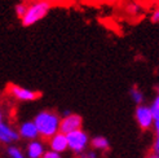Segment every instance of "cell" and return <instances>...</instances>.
I'll return each mask as SVG.
<instances>
[{"instance_id":"27","label":"cell","mask_w":159,"mask_h":158,"mask_svg":"<svg viewBox=\"0 0 159 158\" xmlns=\"http://www.w3.org/2000/svg\"><path fill=\"white\" fill-rule=\"evenodd\" d=\"M0 122H3V114H2V112H0Z\"/></svg>"},{"instance_id":"26","label":"cell","mask_w":159,"mask_h":158,"mask_svg":"<svg viewBox=\"0 0 159 158\" xmlns=\"http://www.w3.org/2000/svg\"><path fill=\"white\" fill-rule=\"evenodd\" d=\"M145 2H149V3H155V2H158V0H145Z\"/></svg>"},{"instance_id":"11","label":"cell","mask_w":159,"mask_h":158,"mask_svg":"<svg viewBox=\"0 0 159 158\" xmlns=\"http://www.w3.org/2000/svg\"><path fill=\"white\" fill-rule=\"evenodd\" d=\"M149 109H150V113H152V117H153V126L158 133V131H159V97L158 96L154 99L152 106H149Z\"/></svg>"},{"instance_id":"1","label":"cell","mask_w":159,"mask_h":158,"mask_svg":"<svg viewBox=\"0 0 159 158\" xmlns=\"http://www.w3.org/2000/svg\"><path fill=\"white\" fill-rule=\"evenodd\" d=\"M61 118L57 113L51 112V110H43L34 118V124L38 130L39 136L43 139H51L53 135L58 132Z\"/></svg>"},{"instance_id":"22","label":"cell","mask_w":159,"mask_h":158,"mask_svg":"<svg viewBox=\"0 0 159 158\" xmlns=\"http://www.w3.org/2000/svg\"><path fill=\"white\" fill-rule=\"evenodd\" d=\"M145 158H159L157 154H154V153H152V154H149V156H146Z\"/></svg>"},{"instance_id":"4","label":"cell","mask_w":159,"mask_h":158,"mask_svg":"<svg viewBox=\"0 0 159 158\" xmlns=\"http://www.w3.org/2000/svg\"><path fill=\"white\" fill-rule=\"evenodd\" d=\"M8 92L20 101H35L42 96V93L38 91H31L29 88H23L21 86L12 84V83L8 86Z\"/></svg>"},{"instance_id":"5","label":"cell","mask_w":159,"mask_h":158,"mask_svg":"<svg viewBox=\"0 0 159 158\" xmlns=\"http://www.w3.org/2000/svg\"><path fill=\"white\" fill-rule=\"evenodd\" d=\"M82 124H83V119L80 115L78 114H73L71 113L67 117H63L60 121V128L58 132L63 133V135H67L70 132H74L76 130H82Z\"/></svg>"},{"instance_id":"6","label":"cell","mask_w":159,"mask_h":158,"mask_svg":"<svg viewBox=\"0 0 159 158\" xmlns=\"http://www.w3.org/2000/svg\"><path fill=\"white\" fill-rule=\"evenodd\" d=\"M134 117H136V121L142 130H149L153 126V117H152V113H150L149 106L139 105L136 108Z\"/></svg>"},{"instance_id":"25","label":"cell","mask_w":159,"mask_h":158,"mask_svg":"<svg viewBox=\"0 0 159 158\" xmlns=\"http://www.w3.org/2000/svg\"><path fill=\"white\" fill-rule=\"evenodd\" d=\"M89 3H100V2H104V0H87Z\"/></svg>"},{"instance_id":"17","label":"cell","mask_w":159,"mask_h":158,"mask_svg":"<svg viewBox=\"0 0 159 158\" xmlns=\"http://www.w3.org/2000/svg\"><path fill=\"white\" fill-rule=\"evenodd\" d=\"M42 158H61V154L60 153H56L53 151H47V152H44V154H43Z\"/></svg>"},{"instance_id":"13","label":"cell","mask_w":159,"mask_h":158,"mask_svg":"<svg viewBox=\"0 0 159 158\" xmlns=\"http://www.w3.org/2000/svg\"><path fill=\"white\" fill-rule=\"evenodd\" d=\"M131 97H132V100L136 102V104H139V105H141L142 104V101H144V93H142L136 86H133L132 88H131Z\"/></svg>"},{"instance_id":"15","label":"cell","mask_w":159,"mask_h":158,"mask_svg":"<svg viewBox=\"0 0 159 158\" xmlns=\"http://www.w3.org/2000/svg\"><path fill=\"white\" fill-rule=\"evenodd\" d=\"M8 154H9L12 158H25L22 154V151H20V148H17V146L8 148Z\"/></svg>"},{"instance_id":"9","label":"cell","mask_w":159,"mask_h":158,"mask_svg":"<svg viewBox=\"0 0 159 158\" xmlns=\"http://www.w3.org/2000/svg\"><path fill=\"white\" fill-rule=\"evenodd\" d=\"M18 135H20V137H23V139H27V140L33 141V140H36L39 133H38V130L35 127L34 122H25V123L21 124Z\"/></svg>"},{"instance_id":"21","label":"cell","mask_w":159,"mask_h":158,"mask_svg":"<svg viewBox=\"0 0 159 158\" xmlns=\"http://www.w3.org/2000/svg\"><path fill=\"white\" fill-rule=\"evenodd\" d=\"M153 153L154 154H157L158 156V153H159V139L157 137V140L154 141V145H153Z\"/></svg>"},{"instance_id":"28","label":"cell","mask_w":159,"mask_h":158,"mask_svg":"<svg viewBox=\"0 0 159 158\" xmlns=\"http://www.w3.org/2000/svg\"><path fill=\"white\" fill-rule=\"evenodd\" d=\"M23 2H27V0H22V2H21V3H23Z\"/></svg>"},{"instance_id":"14","label":"cell","mask_w":159,"mask_h":158,"mask_svg":"<svg viewBox=\"0 0 159 158\" xmlns=\"http://www.w3.org/2000/svg\"><path fill=\"white\" fill-rule=\"evenodd\" d=\"M16 14H17V17L20 20H22V17L25 16L26 13V9H27V4L26 3H18L17 5H16Z\"/></svg>"},{"instance_id":"8","label":"cell","mask_w":159,"mask_h":158,"mask_svg":"<svg viewBox=\"0 0 159 158\" xmlns=\"http://www.w3.org/2000/svg\"><path fill=\"white\" fill-rule=\"evenodd\" d=\"M49 146L51 151L56 152V153H62L67 149V140H66V135H63L61 132H57L56 135H53L49 139Z\"/></svg>"},{"instance_id":"2","label":"cell","mask_w":159,"mask_h":158,"mask_svg":"<svg viewBox=\"0 0 159 158\" xmlns=\"http://www.w3.org/2000/svg\"><path fill=\"white\" fill-rule=\"evenodd\" d=\"M51 8L52 5L48 2H45V0H34L33 3L27 5L26 13L21 20L22 26L29 27V26L35 25L38 21H40L48 14Z\"/></svg>"},{"instance_id":"10","label":"cell","mask_w":159,"mask_h":158,"mask_svg":"<svg viewBox=\"0 0 159 158\" xmlns=\"http://www.w3.org/2000/svg\"><path fill=\"white\" fill-rule=\"evenodd\" d=\"M45 152L44 144L39 140H33L27 145V156L30 158H42Z\"/></svg>"},{"instance_id":"23","label":"cell","mask_w":159,"mask_h":158,"mask_svg":"<svg viewBox=\"0 0 159 158\" xmlns=\"http://www.w3.org/2000/svg\"><path fill=\"white\" fill-rule=\"evenodd\" d=\"M104 2H105V3H107V4H114V3L116 2V0H104Z\"/></svg>"},{"instance_id":"12","label":"cell","mask_w":159,"mask_h":158,"mask_svg":"<svg viewBox=\"0 0 159 158\" xmlns=\"http://www.w3.org/2000/svg\"><path fill=\"white\" fill-rule=\"evenodd\" d=\"M91 144L94 149H98V151H107L109 149V140L104 136H97L92 139Z\"/></svg>"},{"instance_id":"3","label":"cell","mask_w":159,"mask_h":158,"mask_svg":"<svg viewBox=\"0 0 159 158\" xmlns=\"http://www.w3.org/2000/svg\"><path fill=\"white\" fill-rule=\"evenodd\" d=\"M66 140H67V148H70L74 153L79 156L85 151L89 139H88V135L83 130H76L74 132L67 133Z\"/></svg>"},{"instance_id":"20","label":"cell","mask_w":159,"mask_h":158,"mask_svg":"<svg viewBox=\"0 0 159 158\" xmlns=\"http://www.w3.org/2000/svg\"><path fill=\"white\" fill-rule=\"evenodd\" d=\"M45 2H48L51 5H63L67 0H45Z\"/></svg>"},{"instance_id":"19","label":"cell","mask_w":159,"mask_h":158,"mask_svg":"<svg viewBox=\"0 0 159 158\" xmlns=\"http://www.w3.org/2000/svg\"><path fill=\"white\" fill-rule=\"evenodd\" d=\"M150 21H152L153 23H157L159 21V11L155 9L153 13H152V17H150Z\"/></svg>"},{"instance_id":"24","label":"cell","mask_w":159,"mask_h":158,"mask_svg":"<svg viewBox=\"0 0 159 158\" xmlns=\"http://www.w3.org/2000/svg\"><path fill=\"white\" fill-rule=\"evenodd\" d=\"M70 114H71L70 110H65V112H63V117H67V115H70Z\"/></svg>"},{"instance_id":"16","label":"cell","mask_w":159,"mask_h":158,"mask_svg":"<svg viewBox=\"0 0 159 158\" xmlns=\"http://www.w3.org/2000/svg\"><path fill=\"white\" fill-rule=\"evenodd\" d=\"M79 158H97V154L93 151H87L79 154Z\"/></svg>"},{"instance_id":"7","label":"cell","mask_w":159,"mask_h":158,"mask_svg":"<svg viewBox=\"0 0 159 158\" xmlns=\"http://www.w3.org/2000/svg\"><path fill=\"white\" fill-rule=\"evenodd\" d=\"M17 140H20L18 132L14 128H12L11 126H8L7 123L0 122V141L5 144H11Z\"/></svg>"},{"instance_id":"18","label":"cell","mask_w":159,"mask_h":158,"mask_svg":"<svg viewBox=\"0 0 159 158\" xmlns=\"http://www.w3.org/2000/svg\"><path fill=\"white\" fill-rule=\"evenodd\" d=\"M127 11H128L131 14H136L140 11V7L137 4H129L128 7H127Z\"/></svg>"}]
</instances>
